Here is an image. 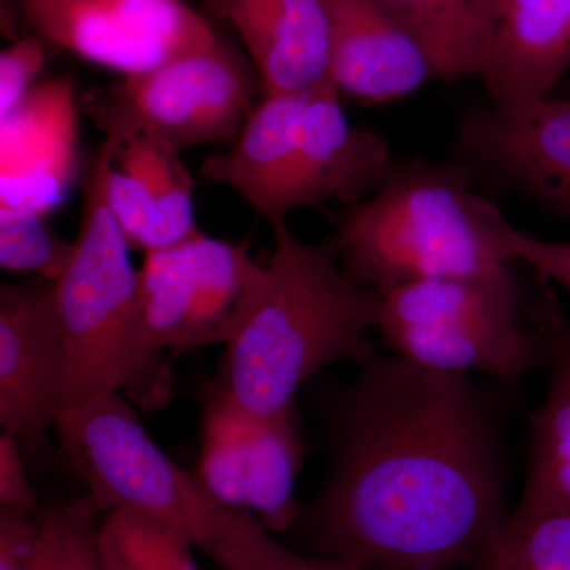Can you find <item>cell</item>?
<instances>
[{
  "label": "cell",
  "instance_id": "cell-1",
  "mask_svg": "<svg viewBox=\"0 0 570 570\" xmlns=\"http://www.w3.org/2000/svg\"><path fill=\"white\" fill-rule=\"evenodd\" d=\"M330 448L295 523L316 560L474 569L509 519L497 415L466 374L374 356L333 409Z\"/></svg>",
  "mask_w": 570,
  "mask_h": 570
},
{
  "label": "cell",
  "instance_id": "cell-2",
  "mask_svg": "<svg viewBox=\"0 0 570 570\" xmlns=\"http://www.w3.org/2000/svg\"><path fill=\"white\" fill-rule=\"evenodd\" d=\"M273 234L264 295L213 382L257 419L294 414L299 390L324 367L373 360L382 309V292L352 281L330 239L309 245L287 223Z\"/></svg>",
  "mask_w": 570,
  "mask_h": 570
},
{
  "label": "cell",
  "instance_id": "cell-3",
  "mask_svg": "<svg viewBox=\"0 0 570 570\" xmlns=\"http://www.w3.org/2000/svg\"><path fill=\"white\" fill-rule=\"evenodd\" d=\"M479 181L456 159L397 164L376 194L348 206L330 238L346 275L385 292L419 281L491 275L515 265L501 253L509 220L478 193Z\"/></svg>",
  "mask_w": 570,
  "mask_h": 570
},
{
  "label": "cell",
  "instance_id": "cell-4",
  "mask_svg": "<svg viewBox=\"0 0 570 570\" xmlns=\"http://www.w3.org/2000/svg\"><path fill=\"white\" fill-rule=\"evenodd\" d=\"M56 430L104 512L130 509L165 521L224 570H288L302 558L253 513L220 501L168 459L126 397L104 396L66 412Z\"/></svg>",
  "mask_w": 570,
  "mask_h": 570
},
{
  "label": "cell",
  "instance_id": "cell-5",
  "mask_svg": "<svg viewBox=\"0 0 570 570\" xmlns=\"http://www.w3.org/2000/svg\"><path fill=\"white\" fill-rule=\"evenodd\" d=\"M130 250L105 204L104 157L97 148L75 254L55 283L69 370L66 412L110 395L142 411L170 403L174 371L146 328Z\"/></svg>",
  "mask_w": 570,
  "mask_h": 570
},
{
  "label": "cell",
  "instance_id": "cell-6",
  "mask_svg": "<svg viewBox=\"0 0 570 570\" xmlns=\"http://www.w3.org/2000/svg\"><path fill=\"white\" fill-rule=\"evenodd\" d=\"M513 266L474 277H442L382 292L377 330L412 365L504 381L549 366Z\"/></svg>",
  "mask_w": 570,
  "mask_h": 570
},
{
  "label": "cell",
  "instance_id": "cell-7",
  "mask_svg": "<svg viewBox=\"0 0 570 570\" xmlns=\"http://www.w3.org/2000/svg\"><path fill=\"white\" fill-rule=\"evenodd\" d=\"M261 88L253 63L223 40L86 97L105 135H141L179 154L208 142L232 145Z\"/></svg>",
  "mask_w": 570,
  "mask_h": 570
},
{
  "label": "cell",
  "instance_id": "cell-8",
  "mask_svg": "<svg viewBox=\"0 0 570 570\" xmlns=\"http://www.w3.org/2000/svg\"><path fill=\"white\" fill-rule=\"evenodd\" d=\"M232 243L195 232L174 246L145 253L138 268L142 317L160 351L230 344L264 295L268 269Z\"/></svg>",
  "mask_w": 570,
  "mask_h": 570
},
{
  "label": "cell",
  "instance_id": "cell-9",
  "mask_svg": "<svg viewBox=\"0 0 570 570\" xmlns=\"http://www.w3.org/2000/svg\"><path fill=\"white\" fill-rule=\"evenodd\" d=\"M33 33L124 77L220 40L184 0H18Z\"/></svg>",
  "mask_w": 570,
  "mask_h": 570
},
{
  "label": "cell",
  "instance_id": "cell-10",
  "mask_svg": "<svg viewBox=\"0 0 570 570\" xmlns=\"http://www.w3.org/2000/svg\"><path fill=\"white\" fill-rule=\"evenodd\" d=\"M305 445L296 415L257 419L216 385L205 395L204 442L195 474L220 501L253 513L266 530L285 532L298 520L296 475Z\"/></svg>",
  "mask_w": 570,
  "mask_h": 570
},
{
  "label": "cell",
  "instance_id": "cell-11",
  "mask_svg": "<svg viewBox=\"0 0 570 570\" xmlns=\"http://www.w3.org/2000/svg\"><path fill=\"white\" fill-rule=\"evenodd\" d=\"M69 370L55 283L0 285V425L37 455L66 414Z\"/></svg>",
  "mask_w": 570,
  "mask_h": 570
},
{
  "label": "cell",
  "instance_id": "cell-12",
  "mask_svg": "<svg viewBox=\"0 0 570 570\" xmlns=\"http://www.w3.org/2000/svg\"><path fill=\"white\" fill-rule=\"evenodd\" d=\"M455 159L570 219V97L480 105L461 116Z\"/></svg>",
  "mask_w": 570,
  "mask_h": 570
},
{
  "label": "cell",
  "instance_id": "cell-13",
  "mask_svg": "<svg viewBox=\"0 0 570 570\" xmlns=\"http://www.w3.org/2000/svg\"><path fill=\"white\" fill-rule=\"evenodd\" d=\"M81 171L80 108L70 78H45L0 116V205L55 213Z\"/></svg>",
  "mask_w": 570,
  "mask_h": 570
},
{
  "label": "cell",
  "instance_id": "cell-14",
  "mask_svg": "<svg viewBox=\"0 0 570 570\" xmlns=\"http://www.w3.org/2000/svg\"><path fill=\"white\" fill-rule=\"evenodd\" d=\"M396 165L387 140L348 121L340 92L326 81L307 92L288 208L292 213L328 200L346 208L360 204L389 181Z\"/></svg>",
  "mask_w": 570,
  "mask_h": 570
},
{
  "label": "cell",
  "instance_id": "cell-15",
  "mask_svg": "<svg viewBox=\"0 0 570 570\" xmlns=\"http://www.w3.org/2000/svg\"><path fill=\"white\" fill-rule=\"evenodd\" d=\"M328 81L363 105L400 102L436 78L415 37L379 0H322Z\"/></svg>",
  "mask_w": 570,
  "mask_h": 570
},
{
  "label": "cell",
  "instance_id": "cell-16",
  "mask_svg": "<svg viewBox=\"0 0 570 570\" xmlns=\"http://www.w3.org/2000/svg\"><path fill=\"white\" fill-rule=\"evenodd\" d=\"M230 22L257 71L262 96L306 92L328 81L322 0H202Z\"/></svg>",
  "mask_w": 570,
  "mask_h": 570
},
{
  "label": "cell",
  "instance_id": "cell-17",
  "mask_svg": "<svg viewBox=\"0 0 570 570\" xmlns=\"http://www.w3.org/2000/svg\"><path fill=\"white\" fill-rule=\"evenodd\" d=\"M528 313L549 355V387L531 419L528 475L513 515L570 512V321L551 283L535 275Z\"/></svg>",
  "mask_w": 570,
  "mask_h": 570
},
{
  "label": "cell",
  "instance_id": "cell-18",
  "mask_svg": "<svg viewBox=\"0 0 570 570\" xmlns=\"http://www.w3.org/2000/svg\"><path fill=\"white\" fill-rule=\"evenodd\" d=\"M570 69V0H498L480 80L490 102L542 99Z\"/></svg>",
  "mask_w": 570,
  "mask_h": 570
},
{
  "label": "cell",
  "instance_id": "cell-19",
  "mask_svg": "<svg viewBox=\"0 0 570 570\" xmlns=\"http://www.w3.org/2000/svg\"><path fill=\"white\" fill-rule=\"evenodd\" d=\"M307 92L264 96L230 149L213 154L202 167L206 181L230 187L272 227L287 223L291 214L288 193Z\"/></svg>",
  "mask_w": 570,
  "mask_h": 570
},
{
  "label": "cell",
  "instance_id": "cell-20",
  "mask_svg": "<svg viewBox=\"0 0 570 570\" xmlns=\"http://www.w3.org/2000/svg\"><path fill=\"white\" fill-rule=\"evenodd\" d=\"M422 45L439 80L482 75L498 0H379Z\"/></svg>",
  "mask_w": 570,
  "mask_h": 570
},
{
  "label": "cell",
  "instance_id": "cell-21",
  "mask_svg": "<svg viewBox=\"0 0 570 570\" xmlns=\"http://www.w3.org/2000/svg\"><path fill=\"white\" fill-rule=\"evenodd\" d=\"M105 138L111 141L112 164L130 176L149 205L159 212L178 242L200 230L195 223L194 178L179 154L141 135Z\"/></svg>",
  "mask_w": 570,
  "mask_h": 570
},
{
  "label": "cell",
  "instance_id": "cell-22",
  "mask_svg": "<svg viewBox=\"0 0 570 570\" xmlns=\"http://www.w3.org/2000/svg\"><path fill=\"white\" fill-rule=\"evenodd\" d=\"M99 540L107 570H200L181 531L137 510L107 512Z\"/></svg>",
  "mask_w": 570,
  "mask_h": 570
},
{
  "label": "cell",
  "instance_id": "cell-23",
  "mask_svg": "<svg viewBox=\"0 0 570 570\" xmlns=\"http://www.w3.org/2000/svg\"><path fill=\"white\" fill-rule=\"evenodd\" d=\"M472 570H570V512L509 513Z\"/></svg>",
  "mask_w": 570,
  "mask_h": 570
},
{
  "label": "cell",
  "instance_id": "cell-24",
  "mask_svg": "<svg viewBox=\"0 0 570 570\" xmlns=\"http://www.w3.org/2000/svg\"><path fill=\"white\" fill-rule=\"evenodd\" d=\"M100 512L89 493L45 510L28 570H107L100 553Z\"/></svg>",
  "mask_w": 570,
  "mask_h": 570
},
{
  "label": "cell",
  "instance_id": "cell-25",
  "mask_svg": "<svg viewBox=\"0 0 570 570\" xmlns=\"http://www.w3.org/2000/svg\"><path fill=\"white\" fill-rule=\"evenodd\" d=\"M48 214L24 206L0 205V266L11 273H32L58 283L69 268L75 242L56 232Z\"/></svg>",
  "mask_w": 570,
  "mask_h": 570
},
{
  "label": "cell",
  "instance_id": "cell-26",
  "mask_svg": "<svg viewBox=\"0 0 570 570\" xmlns=\"http://www.w3.org/2000/svg\"><path fill=\"white\" fill-rule=\"evenodd\" d=\"M47 41L31 33L0 52V116L7 115L33 86L47 66Z\"/></svg>",
  "mask_w": 570,
  "mask_h": 570
},
{
  "label": "cell",
  "instance_id": "cell-27",
  "mask_svg": "<svg viewBox=\"0 0 570 570\" xmlns=\"http://www.w3.org/2000/svg\"><path fill=\"white\" fill-rule=\"evenodd\" d=\"M501 253L513 264L530 266L535 275L570 294V243L547 242L510 225L502 235Z\"/></svg>",
  "mask_w": 570,
  "mask_h": 570
},
{
  "label": "cell",
  "instance_id": "cell-28",
  "mask_svg": "<svg viewBox=\"0 0 570 570\" xmlns=\"http://www.w3.org/2000/svg\"><path fill=\"white\" fill-rule=\"evenodd\" d=\"M0 505V570H28L39 547L41 517Z\"/></svg>",
  "mask_w": 570,
  "mask_h": 570
},
{
  "label": "cell",
  "instance_id": "cell-29",
  "mask_svg": "<svg viewBox=\"0 0 570 570\" xmlns=\"http://www.w3.org/2000/svg\"><path fill=\"white\" fill-rule=\"evenodd\" d=\"M0 505L37 512V491L26 474L24 455L17 439L0 434Z\"/></svg>",
  "mask_w": 570,
  "mask_h": 570
},
{
  "label": "cell",
  "instance_id": "cell-30",
  "mask_svg": "<svg viewBox=\"0 0 570 570\" xmlns=\"http://www.w3.org/2000/svg\"><path fill=\"white\" fill-rule=\"evenodd\" d=\"M316 560V558H314ZM317 570H363L356 568L354 564H347V562L340 561H325V560H316Z\"/></svg>",
  "mask_w": 570,
  "mask_h": 570
},
{
  "label": "cell",
  "instance_id": "cell-31",
  "mask_svg": "<svg viewBox=\"0 0 570 570\" xmlns=\"http://www.w3.org/2000/svg\"><path fill=\"white\" fill-rule=\"evenodd\" d=\"M288 570H317V562L314 558L302 554V558Z\"/></svg>",
  "mask_w": 570,
  "mask_h": 570
}]
</instances>
